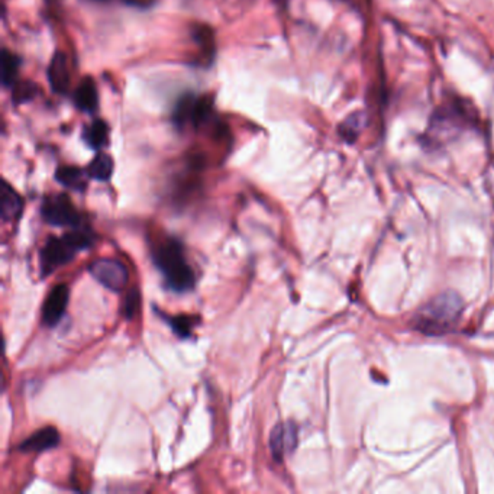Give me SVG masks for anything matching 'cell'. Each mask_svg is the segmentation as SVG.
Wrapping results in <instances>:
<instances>
[{
	"label": "cell",
	"instance_id": "cell-1",
	"mask_svg": "<svg viewBox=\"0 0 494 494\" xmlns=\"http://www.w3.org/2000/svg\"><path fill=\"white\" fill-rule=\"evenodd\" d=\"M152 261L161 271L166 285L177 293L193 289L196 275L190 264L186 260L184 248L180 241L169 238L162 241L152 251Z\"/></svg>",
	"mask_w": 494,
	"mask_h": 494
},
{
	"label": "cell",
	"instance_id": "cell-4",
	"mask_svg": "<svg viewBox=\"0 0 494 494\" xmlns=\"http://www.w3.org/2000/svg\"><path fill=\"white\" fill-rule=\"evenodd\" d=\"M42 219L53 226L79 228L82 215L67 195H53L45 197L41 206Z\"/></svg>",
	"mask_w": 494,
	"mask_h": 494
},
{
	"label": "cell",
	"instance_id": "cell-16",
	"mask_svg": "<svg viewBox=\"0 0 494 494\" xmlns=\"http://www.w3.org/2000/svg\"><path fill=\"white\" fill-rule=\"evenodd\" d=\"M193 37L196 42L200 45V48L206 54L207 58H212L215 53V44H214V34L206 27H196Z\"/></svg>",
	"mask_w": 494,
	"mask_h": 494
},
{
	"label": "cell",
	"instance_id": "cell-2",
	"mask_svg": "<svg viewBox=\"0 0 494 494\" xmlns=\"http://www.w3.org/2000/svg\"><path fill=\"white\" fill-rule=\"evenodd\" d=\"M462 311L464 304L460 296L446 292L423 306L415 316L413 325L422 334L443 335L458 323Z\"/></svg>",
	"mask_w": 494,
	"mask_h": 494
},
{
	"label": "cell",
	"instance_id": "cell-18",
	"mask_svg": "<svg viewBox=\"0 0 494 494\" xmlns=\"http://www.w3.org/2000/svg\"><path fill=\"white\" fill-rule=\"evenodd\" d=\"M164 319H166L171 327H173V331L186 338V337H189L190 332H192V326H193V320L190 318H187V316H174V318H170V316H166L164 315Z\"/></svg>",
	"mask_w": 494,
	"mask_h": 494
},
{
	"label": "cell",
	"instance_id": "cell-11",
	"mask_svg": "<svg viewBox=\"0 0 494 494\" xmlns=\"http://www.w3.org/2000/svg\"><path fill=\"white\" fill-rule=\"evenodd\" d=\"M74 102H76V106L83 112L93 113L98 110V105H99L98 89L95 82H93L90 77H86L83 82H80L74 93Z\"/></svg>",
	"mask_w": 494,
	"mask_h": 494
},
{
	"label": "cell",
	"instance_id": "cell-10",
	"mask_svg": "<svg viewBox=\"0 0 494 494\" xmlns=\"http://www.w3.org/2000/svg\"><path fill=\"white\" fill-rule=\"evenodd\" d=\"M23 210V199L8 183H2V195H0V215L4 221L18 219Z\"/></svg>",
	"mask_w": 494,
	"mask_h": 494
},
{
	"label": "cell",
	"instance_id": "cell-8",
	"mask_svg": "<svg viewBox=\"0 0 494 494\" xmlns=\"http://www.w3.org/2000/svg\"><path fill=\"white\" fill-rule=\"evenodd\" d=\"M58 443H60L58 431L53 427H46L34 432L31 436H28L19 445V450L23 453H44L56 448Z\"/></svg>",
	"mask_w": 494,
	"mask_h": 494
},
{
	"label": "cell",
	"instance_id": "cell-15",
	"mask_svg": "<svg viewBox=\"0 0 494 494\" xmlns=\"http://www.w3.org/2000/svg\"><path fill=\"white\" fill-rule=\"evenodd\" d=\"M20 65V60L9 53L8 50L2 51V83L4 86H13L16 83L18 70Z\"/></svg>",
	"mask_w": 494,
	"mask_h": 494
},
{
	"label": "cell",
	"instance_id": "cell-6",
	"mask_svg": "<svg viewBox=\"0 0 494 494\" xmlns=\"http://www.w3.org/2000/svg\"><path fill=\"white\" fill-rule=\"evenodd\" d=\"M270 451L274 461L281 462L283 458L292 454L297 446V427L293 422L278 423L270 434Z\"/></svg>",
	"mask_w": 494,
	"mask_h": 494
},
{
	"label": "cell",
	"instance_id": "cell-5",
	"mask_svg": "<svg viewBox=\"0 0 494 494\" xmlns=\"http://www.w3.org/2000/svg\"><path fill=\"white\" fill-rule=\"evenodd\" d=\"M89 271L103 287L112 292L124 290L129 280L126 267L113 258H98L89 266Z\"/></svg>",
	"mask_w": 494,
	"mask_h": 494
},
{
	"label": "cell",
	"instance_id": "cell-19",
	"mask_svg": "<svg viewBox=\"0 0 494 494\" xmlns=\"http://www.w3.org/2000/svg\"><path fill=\"white\" fill-rule=\"evenodd\" d=\"M138 306H139V293L132 289L131 293L128 294V299H126V306H125V311H126V316L131 319L134 318L136 309H138Z\"/></svg>",
	"mask_w": 494,
	"mask_h": 494
},
{
	"label": "cell",
	"instance_id": "cell-3",
	"mask_svg": "<svg viewBox=\"0 0 494 494\" xmlns=\"http://www.w3.org/2000/svg\"><path fill=\"white\" fill-rule=\"evenodd\" d=\"M93 244L90 232L79 228L73 229L60 238H51L46 241L39 254L41 270L44 274H50L58 267L68 264L77 252L89 248Z\"/></svg>",
	"mask_w": 494,
	"mask_h": 494
},
{
	"label": "cell",
	"instance_id": "cell-7",
	"mask_svg": "<svg viewBox=\"0 0 494 494\" xmlns=\"http://www.w3.org/2000/svg\"><path fill=\"white\" fill-rule=\"evenodd\" d=\"M68 287L57 285L46 296L42 306V320L46 326H56L65 313L68 304Z\"/></svg>",
	"mask_w": 494,
	"mask_h": 494
},
{
	"label": "cell",
	"instance_id": "cell-12",
	"mask_svg": "<svg viewBox=\"0 0 494 494\" xmlns=\"http://www.w3.org/2000/svg\"><path fill=\"white\" fill-rule=\"evenodd\" d=\"M113 160L110 155L105 152H99L93 161L89 164L87 174L89 177L99 180V181H108L112 174H113Z\"/></svg>",
	"mask_w": 494,
	"mask_h": 494
},
{
	"label": "cell",
	"instance_id": "cell-14",
	"mask_svg": "<svg viewBox=\"0 0 494 494\" xmlns=\"http://www.w3.org/2000/svg\"><path fill=\"white\" fill-rule=\"evenodd\" d=\"M56 178L58 183L73 190L82 192L86 187L84 174L77 167H60L56 173Z\"/></svg>",
	"mask_w": 494,
	"mask_h": 494
},
{
	"label": "cell",
	"instance_id": "cell-13",
	"mask_svg": "<svg viewBox=\"0 0 494 494\" xmlns=\"http://www.w3.org/2000/svg\"><path fill=\"white\" fill-rule=\"evenodd\" d=\"M108 135H109L108 125L103 121L98 119L87 126L83 138L90 148L99 151L100 148H103L106 145Z\"/></svg>",
	"mask_w": 494,
	"mask_h": 494
},
{
	"label": "cell",
	"instance_id": "cell-17",
	"mask_svg": "<svg viewBox=\"0 0 494 494\" xmlns=\"http://www.w3.org/2000/svg\"><path fill=\"white\" fill-rule=\"evenodd\" d=\"M12 87H13L12 96H13L15 103H25V102H30V100L35 96L37 87H35L31 82L15 83Z\"/></svg>",
	"mask_w": 494,
	"mask_h": 494
},
{
	"label": "cell",
	"instance_id": "cell-9",
	"mask_svg": "<svg viewBox=\"0 0 494 494\" xmlns=\"http://www.w3.org/2000/svg\"><path fill=\"white\" fill-rule=\"evenodd\" d=\"M48 82L51 89L58 95H65L70 86L68 60L64 53H56L48 67Z\"/></svg>",
	"mask_w": 494,
	"mask_h": 494
}]
</instances>
